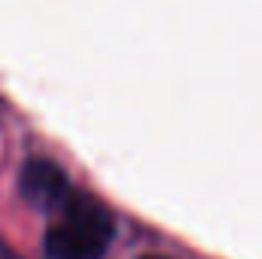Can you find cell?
Segmentation results:
<instances>
[{"label":"cell","instance_id":"7a4b0ae2","mask_svg":"<svg viewBox=\"0 0 262 259\" xmlns=\"http://www.w3.org/2000/svg\"><path fill=\"white\" fill-rule=\"evenodd\" d=\"M18 192L28 204H34L37 210H61L64 201L73 195L70 180L61 171V165H55L52 159H28L18 171Z\"/></svg>","mask_w":262,"mask_h":259},{"label":"cell","instance_id":"277c9868","mask_svg":"<svg viewBox=\"0 0 262 259\" xmlns=\"http://www.w3.org/2000/svg\"><path fill=\"white\" fill-rule=\"evenodd\" d=\"M143 259H171V256H143Z\"/></svg>","mask_w":262,"mask_h":259},{"label":"cell","instance_id":"6da1fadb","mask_svg":"<svg viewBox=\"0 0 262 259\" xmlns=\"http://www.w3.org/2000/svg\"><path fill=\"white\" fill-rule=\"evenodd\" d=\"M116 235L110 210L89 192H73L43 235L46 259H104Z\"/></svg>","mask_w":262,"mask_h":259},{"label":"cell","instance_id":"3957f363","mask_svg":"<svg viewBox=\"0 0 262 259\" xmlns=\"http://www.w3.org/2000/svg\"><path fill=\"white\" fill-rule=\"evenodd\" d=\"M0 259H21V256H18V253H15V250L3 241V238H0Z\"/></svg>","mask_w":262,"mask_h":259}]
</instances>
